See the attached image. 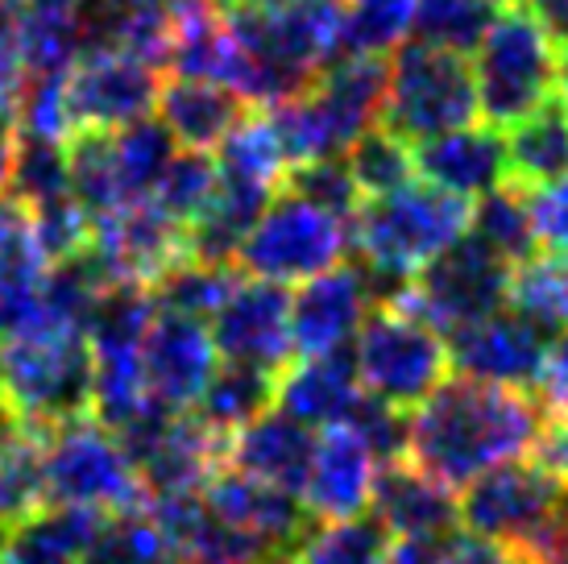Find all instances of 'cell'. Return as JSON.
<instances>
[{"mask_svg":"<svg viewBox=\"0 0 568 564\" xmlns=\"http://www.w3.org/2000/svg\"><path fill=\"white\" fill-rule=\"evenodd\" d=\"M224 4H250V9H278V4H295V0H224Z\"/></svg>","mask_w":568,"mask_h":564,"instance_id":"obj_54","label":"cell"},{"mask_svg":"<svg viewBox=\"0 0 568 564\" xmlns=\"http://www.w3.org/2000/svg\"><path fill=\"white\" fill-rule=\"evenodd\" d=\"M17 145H21V133H17V104L0 100V195L13 188Z\"/></svg>","mask_w":568,"mask_h":564,"instance_id":"obj_49","label":"cell"},{"mask_svg":"<svg viewBox=\"0 0 568 564\" xmlns=\"http://www.w3.org/2000/svg\"><path fill=\"white\" fill-rule=\"evenodd\" d=\"M378 486V456L365 449V440L353 427H328L316 436V456L303 482V511L324 518H353L374 506Z\"/></svg>","mask_w":568,"mask_h":564,"instance_id":"obj_19","label":"cell"},{"mask_svg":"<svg viewBox=\"0 0 568 564\" xmlns=\"http://www.w3.org/2000/svg\"><path fill=\"white\" fill-rule=\"evenodd\" d=\"M506 308L531 320L548 336L568 332V253L544 250L510 266Z\"/></svg>","mask_w":568,"mask_h":564,"instance_id":"obj_30","label":"cell"},{"mask_svg":"<svg viewBox=\"0 0 568 564\" xmlns=\"http://www.w3.org/2000/svg\"><path fill=\"white\" fill-rule=\"evenodd\" d=\"M477 112L481 109H477L474 67L465 54L424 47V42H403L390 54L378 121L386 133H395L407 145H419L427 138L474 125Z\"/></svg>","mask_w":568,"mask_h":564,"instance_id":"obj_6","label":"cell"},{"mask_svg":"<svg viewBox=\"0 0 568 564\" xmlns=\"http://www.w3.org/2000/svg\"><path fill=\"white\" fill-rule=\"evenodd\" d=\"M274 377L278 374L253 370V365H237V361H221L191 411H195L207 427L233 436L237 427H245V423L257 420L262 411L274 407Z\"/></svg>","mask_w":568,"mask_h":564,"instance_id":"obj_31","label":"cell"},{"mask_svg":"<svg viewBox=\"0 0 568 564\" xmlns=\"http://www.w3.org/2000/svg\"><path fill=\"white\" fill-rule=\"evenodd\" d=\"M415 174L432 188L460 195V200H481L486 191L506 183V141L503 129L494 125H465L440 138H427L410 145Z\"/></svg>","mask_w":568,"mask_h":564,"instance_id":"obj_20","label":"cell"},{"mask_svg":"<svg viewBox=\"0 0 568 564\" xmlns=\"http://www.w3.org/2000/svg\"><path fill=\"white\" fill-rule=\"evenodd\" d=\"M362 377L353 365V349L320 353V357L286 361L274 377V407L286 411L312 432L345 427L353 411L362 407Z\"/></svg>","mask_w":568,"mask_h":564,"instance_id":"obj_18","label":"cell"},{"mask_svg":"<svg viewBox=\"0 0 568 564\" xmlns=\"http://www.w3.org/2000/svg\"><path fill=\"white\" fill-rule=\"evenodd\" d=\"M17 133L30 141L71 138V112H67V75H30L17 95Z\"/></svg>","mask_w":568,"mask_h":564,"instance_id":"obj_44","label":"cell"},{"mask_svg":"<svg viewBox=\"0 0 568 564\" xmlns=\"http://www.w3.org/2000/svg\"><path fill=\"white\" fill-rule=\"evenodd\" d=\"M162 75L121 50H83L67 71V112L71 129H121L154 117Z\"/></svg>","mask_w":568,"mask_h":564,"instance_id":"obj_13","label":"cell"},{"mask_svg":"<svg viewBox=\"0 0 568 564\" xmlns=\"http://www.w3.org/2000/svg\"><path fill=\"white\" fill-rule=\"evenodd\" d=\"M174 138L166 133L159 117H142L133 125L112 129V158H116V179H121V195L125 204L150 200L159 188L162 171L174 158Z\"/></svg>","mask_w":568,"mask_h":564,"instance_id":"obj_37","label":"cell"},{"mask_svg":"<svg viewBox=\"0 0 568 564\" xmlns=\"http://www.w3.org/2000/svg\"><path fill=\"white\" fill-rule=\"evenodd\" d=\"M348 253V220L332 216L295 191H278L237 250V270L262 282H307L341 266Z\"/></svg>","mask_w":568,"mask_h":564,"instance_id":"obj_8","label":"cell"},{"mask_svg":"<svg viewBox=\"0 0 568 564\" xmlns=\"http://www.w3.org/2000/svg\"><path fill=\"white\" fill-rule=\"evenodd\" d=\"M436 564H531V556L523 548L498 544V540H481V535H453L440 548Z\"/></svg>","mask_w":568,"mask_h":564,"instance_id":"obj_48","label":"cell"},{"mask_svg":"<svg viewBox=\"0 0 568 564\" xmlns=\"http://www.w3.org/2000/svg\"><path fill=\"white\" fill-rule=\"evenodd\" d=\"M216 188H221L216 158H207V150H174L171 167L162 171L150 204H159L179 224H191V220H200V212L212 204Z\"/></svg>","mask_w":568,"mask_h":564,"instance_id":"obj_41","label":"cell"},{"mask_svg":"<svg viewBox=\"0 0 568 564\" xmlns=\"http://www.w3.org/2000/svg\"><path fill=\"white\" fill-rule=\"evenodd\" d=\"M531 399L548 420H568V332H556L548 341V357H544Z\"/></svg>","mask_w":568,"mask_h":564,"instance_id":"obj_46","label":"cell"},{"mask_svg":"<svg viewBox=\"0 0 568 564\" xmlns=\"http://www.w3.org/2000/svg\"><path fill=\"white\" fill-rule=\"evenodd\" d=\"M539 427L544 411L527 391L457 374L407 415L403 461L440 486L465 490L481 473L531 453Z\"/></svg>","mask_w":568,"mask_h":564,"instance_id":"obj_1","label":"cell"},{"mask_svg":"<svg viewBox=\"0 0 568 564\" xmlns=\"http://www.w3.org/2000/svg\"><path fill=\"white\" fill-rule=\"evenodd\" d=\"M83 564H179L166 535L150 518L145 506L109 515L95 532L92 548L83 552Z\"/></svg>","mask_w":568,"mask_h":564,"instance_id":"obj_40","label":"cell"},{"mask_svg":"<svg viewBox=\"0 0 568 564\" xmlns=\"http://www.w3.org/2000/svg\"><path fill=\"white\" fill-rule=\"evenodd\" d=\"M245 279L233 262H200V258H187L179 262L171 274H162L150 295H154V308L159 312H179L191 315V320H212L221 312V303L233 291L237 282Z\"/></svg>","mask_w":568,"mask_h":564,"instance_id":"obj_36","label":"cell"},{"mask_svg":"<svg viewBox=\"0 0 568 564\" xmlns=\"http://www.w3.org/2000/svg\"><path fill=\"white\" fill-rule=\"evenodd\" d=\"M469 200L415 179L407 188L362 200L357 216L348 220V250H357V262L369 274L374 303L395 299L432 258L457 245L469 233Z\"/></svg>","mask_w":568,"mask_h":564,"instance_id":"obj_2","label":"cell"},{"mask_svg":"<svg viewBox=\"0 0 568 564\" xmlns=\"http://www.w3.org/2000/svg\"><path fill=\"white\" fill-rule=\"evenodd\" d=\"M216 345L204 320H191L179 312H154L150 329L142 341V377H145V399L154 407L191 411L195 399L204 394L207 377L216 374Z\"/></svg>","mask_w":568,"mask_h":564,"instance_id":"obj_15","label":"cell"},{"mask_svg":"<svg viewBox=\"0 0 568 564\" xmlns=\"http://www.w3.org/2000/svg\"><path fill=\"white\" fill-rule=\"evenodd\" d=\"M204 502L224 523H233L237 532L253 535L257 544H266L274 556H286V552L295 548V540L312 523V515L303 511V502L295 494L266 486L257 477H245V473L229 470V465L204 486Z\"/></svg>","mask_w":568,"mask_h":564,"instance_id":"obj_21","label":"cell"},{"mask_svg":"<svg viewBox=\"0 0 568 564\" xmlns=\"http://www.w3.org/2000/svg\"><path fill=\"white\" fill-rule=\"evenodd\" d=\"M415 0H341V42L345 54L390 59L410 38Z\"/></svg>","mask_w":568,"mask_h":564,"instance_id":"obj_39","label":"cell"},{"mask_svg":"<svg viewBox=\"0 0 568 564\" xmlns=\"http://www.w3.org/2000/svg\"><path fill=\"white\" fill-rule=\"evenodd\" d=\"M531 216H536L539 245L568 253V174L548 188L531 191Z\"/></svg>","mask_w":568,"mask_h":564,"instance_id":"obj_47","label":"cell"},{"mask_svg":"<svg viewBox=\"0 0 568 564\" xmlns=\"http://www.w3.org/2000/svg\"><path fill=\"white\" fill-rule=\"evenodd\" d=\"M506 179L527 191H539L568 174V104L556 95L544 109L519 117L503 129Z\"/></svg>","mask_w":568,"mask_h":564,"instance_id":"obj_28","label":"cell"},{"mask_svg":"<svg viewBox=\"0 0 568 564\" xmlns=\"http://www.w3.org/2000/svg\"><path fill=\"white\" fill-rule=\"evenodd\" d=\"M390 548V532L378 515L324 518L307 523V532L286 552L291 564H382Z\"/></svg>","mask_w":568,"mask_h":564,"instance_id":"obj_34","label":"cell"},{"mask_svg":"<svg viewBox=\"0 0 568 564\" xmlns=\"http://www.w3.org/2000/svg\"><path fill=\"white\" fill-rule=\"evenodd\" d=\"M47 506V436L9 420L0 427V527Z\"/></svg>","mask_w":568,"mask_h":564,"instance_id":"obj_29","label":"cell"},{"mask_svg":"<svg viewBox=\"0 0 568 564\" xmlns=\"http://www.w3.org/2000/svg\"><path fill=\"white\" fill-rule=\"evenodd\" d=\"M212 345L221 361H237L278 374L295 357L291 341V295L278 282L241 279L237 291L224 299L221 312L212 315Z\"/></svg>","mask_w":568,"mask_h":564,"instance_id":"obj_14","label":"cell"},{"mask_svg":"<svg viewBox=\"0 0 568 564\" xmlns=\"http://www.w3.org/2000/svg\"><path fill=\"white\" fill-rule=\"evenodd\" d=\"M531 564H568V511L552 523V532L539 540Z\"/></svg>","mask_w":568,"mask_h":564,"instance_id":"obj_51","label":"cell"},{"mask_svg":"<svg viewBox=\"0 0 568 564\" xmlns=\"http://www.w3.org/2000/svg\"><path fill=\"white\" fill-rule=\"evenodd\" d=\"M531 4H544V0H531Z\"/></svg>","mask_w":568,"mask_h":564,"instance_id":"obj_58","label":"cell"},{"mask_svg":"<svg viewBox=\"0 0 568 564\" xmlns=\"http://www.w3.org/2000/svg\"><path fill=\"white\" fill-rule=\"evenodd\" d=\"M506 282L510 266L498 253H489L474 233H465L457 245H448L440 258H432L415 279L386 303H398L427 320L444 341L453 332L469 329L486 315L506 308Z\"/></svg>","mask_w":568,"mask_h":564,"instance_id":"obj_11","label":"cell"},{"mask_svg":"<svg viewBox=\"0 0 568 564\" xmlns=\"http://www.w3.org/2000/svg\"><path fill=\"white\" fill-rule=\"evenodd\" d=\"M374 515L386 523L390 535H410V540H453L460 527L453 490L424 477L407 461L378 465Z\"/></svg>","mask_w":568,"mask_h":564,"instance_id":"obj_25","label":"cell"},{"mask_svg":"<svg viewBox=\"0 0 568 564\" xmlns=\"http://www.w3.org/2000/svg\"><path fill=\"white\" fill-rule=\"evenodd\" d=\"M374 308V286L362 266H332L316 279L300 282L291 295V341L295 357H320L353 349V336Z\"/></svg>","mask_w":568,"mask_h":564,"instance_id":"obj_16","label":"cell"},{"mask_svg":"<svg viewBox=\"0 0 568 564\" xmlns=\"http://www.w3.org/2000/svg\"><path fill=\"white\" fill-rule=\"evenodd\" d=\"M477 109L506 129L560 92V38L531 4H506L474 50Z\"/></svg>","mask_w":568,"mask_h":564,"instance_id":"obj_5","label":"cell"},{"mask_svg":"<svg viewBox=\"0 0 568 564\" xmlns=\"http://www.w3.org/2000/svg\"><path fill=\"white\" fill-rule=\"evenodd\" d=\"M448 540H410V535H390V548L382 564H436Z\"/></svg>","mask_w":568,"mask_h":564,"instance_id":"obj_50","label":"cell"},{"mask_svg":"<svg viewBox=\"0 0 568 564\" xmlns=\"http://www.w3.org/2000/svg\"><path fill=\"white\" fill-rule=\"evenodd\" d=\"M145 486L121 440L95 415L63 423L47 436V502L121 515L145 506Z\"/></svg>","mask_w":568,"mask_h":564,"instance_id":"obj_9","label":"cell"},{"mask_svg":"<svg viewBox=\"0 0 568 564\" xmlns=\"http://www.w3.org/2000/svg\"><path fill=\"white\" fill-rule=\"evenodd\" d=\"M386 75L390 59L382 54H341L303 95L266 109L278 129L286 162L303 167L316 158H341L362 133L378 129Z\"/></svg>","mask_w":568,"mask_h":564,"instance_id":"obj_3","label":"cell"},{"mask_svg":"<svg viewBox=\"0 0 568 564\" xmlns=\"http://www.w3.org/2000/svg\"><path fill=\"white\" fill-rule=\"evenodd\" d=\"M348 174L362 191V200H374V195H386V191L407 188L415 179V158H410V145L398 141L395 133L386 129H369L345 150Z\"/></svg>","mask_w":568,"mask_h":564,"instance_id":"obj_42","label":"cell"},{"mask_svg":"<svg viewBox=\"0 0 568 564\" xmlns=\"http://www.w3.org/2000/svg\"><path fill=\"white\" fill-rule=\"evenodd\" d=\"M92 262L109 286H154L179 262L191 258L187 224L166 216L159 204L138 200L92 224Z\"/></svg>","mask_w":568,"mask_h":564,"instance_id":"obj_12","label":"cell"},{"mask_svg":"<svg viewBox=\"0 0 568 564\" xmlns=\"http://www.w3.org/2000/svg\"><path fill=\"white\" fill-rule=\"evenodd\" d=\"M560 100L568 104V42L560 47Z\"/></svg>","mask_w":568,"mask_h":564,"instance_id":"obj_53","label":"cell"},{"mask_svg":"<svg viewBox=\"0 0 568 564\" xmlns=\"http://www.w3.org/2000/svg\"><path fill=\"white\" fill-rule=\"evenodd\" d=\"M539 17L552 26V33L560 38V42H568V0H544V4H536Z\"/></svg>","mask_w":568,"mask_h":564,"instance_id":"obj_52","label":"cell"},{"mask_svg":"<svg viewBox=\"0 0 568 564\" xmlns=\"http://www.w3.org/2000/svg\"><path fill=\"white\" fill-rule=\"evenodd\" d=\"M548 332L536 329L531 320L519 312H503L477 320L469 329L448 336V357L465 377H481V382H498V386H515V391H536L544 357H548Z\"/></svg>","mask_w":568,"mask_h":564,"instance_id":"obj_17","label":"cell"},{"mask_svg":"<svg viewBox=\"0 0 568 564\" xmlns=\"http://www.w3.org/2000/svg\"><path fill=\"white\" fill-rule=\"evenodd\" d=\"M216 150H221L216 167H221L224 179L253 183V188L274 191V195L283 191L291 162H286V154H283V141H278V129L270 121V112L250 109V117H245Z\"/></svg>","mask_w":568,"mask_h":564,"instance_id":"obj_35","label":"cell"},{"mask_svg":"<svg viewBox=\"0 0 568 564\" xmlns=\"http://www.w3.org/2000/svg\"><path fill=\"white\" fill-rule=\"evenodd\" d=\"M316 436L320 432L303 427L286 411L270 407L229 436V470L257 477V482L278 486L300 498L307 470H312V456H316Z\"/></svg>","mask_w":568,"mask_h":564,"instance_id":"obj_22","label":"cell"},{"mask_svg":"<svg viewBox=\"0 0 568 564\" xmlns=\"http://www.w3.org/2000/svg\"><path fill=\"white\" fill-rule=\"evenodd\" d=\"M171 0H80L83 50H121L162 71L171 59Z\"/></svg>","mask_w":568,"mask_h":564,"instance_id":"obj_24","label":"cell"},{"mask_svg":"<svg viewBox=\"0 0 568 564\" xmlns=\"http://www.w3.org/2000/svg\"><path fill=\"white\" fill-rule=\"evenodd\" d=\"M469 233H474L489 253H498L506 266L531 258V253L539 250L536 216H531V191L519 188V183H510V179H506L503 188L486 191L481 200H474Z\"/></svg>","mask_w":568,"mask_h":564,"instance_id":"obj_32","label":"cell"},{"mask_svg":"<svg viewBox=\"0 0 568 564\" xmlns=\"http://www.w3.org/2000/svg\"><path fill=\"white\" fill-rule=\"evenodd\" d=\"M4 4H26V0H4Z\"/></svg>","mask_w":568,"mask_h":564,"instance_id":"obj_57","label":"cell"},{"mask_svg":"<svg viewBox=\"0 0 568 564\" xmlns=\"http://www.w3.org/2000/svg\"><path fill=\"white\" fill-rule=\"evenodd\" d=\"M0 403L21 427L50 436L92 415L88 332L30 329L0 341Z\"/></svg>","mask_w":568,"mask_h":564,"instance_id":"obj_4","label":"cell"},{"mask_svg":"<svg viewBox=\"0 0 568 564\" xmlns=\"http://www.w3.org/2000/svg\"><path fill=\"white\" fill-rule=\"evenodd\" d=\"M494 17H498L494 0H415L410 38L424 47L469 54L486 38Z\"/></svg>","mask_w":568,"mask_h":564,"instance_id":"obj_38","label":"cell"},{"mask_svg":"<svg viewBox=\"0 0 568 564\" xmlns=\"http://www.w3.org/2000/svg\"><path fill=\"white\" fill-rule=\"evenodd\" d=\"M353 365L365 394L410 411L448 377L453 357L448 341L427 320L398 303H374L353 336Z\"/></svg>","mask_w":568,"mask_h":564,"instance_id":"obj_7","label":"cell"},{"mask_svg":"<svg viewBox=\"0 0 568 564\" xmlns=\"http://www.w3.org/2000/svg\"><path fill=\"white\" fill-rule=\"evenodd\" d=\"M26 33H21V4L0 0V100L17 104V95L26 88Z\"/></svg>","mask_w":568,"mask_h":564,"instance_id":"obj_45","label":"cell"},{"mask_svg":"<svg viewBox=\"0 0 568 564\" xmlns=\"http://www.w3.org/2000/svg\"><path fill=\"white\" fill-rule=\"evenodd\" d=\"M104 518L109 515L83 506H47L4 527L0 564H83V552L92 548Z\"/></svg>","mask_w":568,"mask_h":564,"instance_id":"obj_27","label":"cell"},{"mask_svg":"<svg viewBox=\"0 0 568 564\" xmlns=\"http://www.w3.org/2000/svg\"><path fill=\"white\" fill-rule=\"evenodd\" d=\"M283 191H295V195L312 200L316 208H324V212H332V216H341V220H353L357 208H362V191H357L353 174H348L345 154L316 158V162L291 167Z\"/></svg>","mask_w":568,"mask_h":564,"instance_id":"obj_43","label":"cell"},{"mask_svg":"<svg viewBox=\"0 0 568 564\" xmlns=\"http://www.w3.org/2000/svg\"><path fill=\"white\" fill-rule=\"evenodd\" d=\"M565 511L568 486L539 470L536 461H506L498 470L474 477L457 498L465 532L523 548L527 556L539 548V540L552 532V523Z\"/></svg>","mask_w":568,"mask_h":564,"instance_id":"obj_10","label":"cell"},{"mask_svg":"<svg viewBox=\"0 0 568 564\" xmlns=\"http://www.w3.org/2000/svg\"><path fill=\"white\" fill-rule=\"evenodd\" d=\"M47 270L50 262L33 233L30 208L4 191L0 195V341L33 324Z\"/></svg>","mask_w":568,"mask_h":564,"instance_id":"obj_23","label":"cell"},{"mask_svg":"<svg viewBox=\"0 0 568 564\" xmlns=\"http://www.w3.org/2000/svg\"><path fill=\"white\" fill-rule=\"evenodd\" d=\"M63 162L67 179H71V195L92 216V224L116 208H125L109 129H71V138L63 141Z\"/></svg>","mask_w":568,"mask_h":564,"instance_id":"obj_33","label":"cell"},{"mask_svg":"<svg viewBox=\"0 0 568 564\" xmlns=\"http://www.w3.org/2000/svg\"><path fill=\"white\" fill-rule=\"evenodd\" d=\"M9 420H13V415H9V411H4V403H0V427H4Z\"/></svg>","mask_w":568,"mask_h":564,"instance_id":"obj_55","label":"cell"},{"mask_svg":"<svg viewBox=\"0 0 568 564\" xmlns=\"http://www.w3.org/2000/svg\"><path fill=\"white\" fill-rule=\"evenodd\" d=\"M159 121L183 150H216L250 117V104L233 88L212 79L174 75L159 92Z\"/></svg>","mask_w":568,"mask_h":564,"instance_id":"obj_26","label":"cell"},{"mask_svg":"<svg viewBox=\"0 0 568 564\" xmlns=\"http://www.w3.org/2000/svg\"><path fill=\"white\" fill-rule=\"evenodd\" d=\"M266 564H291V561H286V556H274V561H266Z\"/></svg>","mask_w":568,"mask_h":564,"instance_id":"obj_56","label":"cell"}]
</instances>
